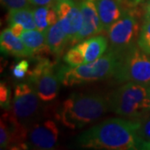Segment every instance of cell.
Returning <instances> with one entry per match:
<instances>
[{
	"label": "cell",
	"instance_id": "6da1fadb",
	"mask_svg": "<svg viewBox=\"0 0 150 150\" xmlns=\"http://www.w3.org/2000/svg\"><path fill=\"white\" fill-rule=\"evenodd\" d=\"M139 126L136 119H107L83 132L78 138V144L94 149H137Z\"/></svg>",
	"mask_w": 150,
	"mask_h": 150
},
{
	"label": "cell",
	"instance_id": "7a4b0ae2",
	"mask_svg": "<svg viewBox=\"0 0 150 150\" xmlns=\"http://www.w3.org/2000/svg\"><path fill=\"white\" fill-rule=\"evenodd\" d=\"M108 98L98 93H73L59 108L58 118L69 129H82L109 110Z\"/></svg>",
	"mask_w": 150,
	"mask_h": 150
},
{
	"label": "cell",
	"instance_id": "3957f363",
	"mask_svg": "<svg viewBox=\"0 0 150 150\" xmlns=\"http://www.w3.org/2000/svg\"><path fill=\"white\" fill-rule=\"evenodd\" d=\"M120 53L111 48L93 62L77 67L62 66L57 72L59 81L67 87L103 80L113 76L117 69Z\"/></svg>",
	"mask_w": 150,
	"mask_h": 150
},
{
	"label": "cell",
	"instance_id": "277c9868",
	"mask_svg": "<svg viewBox=\"0 0 150 150\" xmlns=\"http://www.w3.org/2000/svg\"><path fill=\"white\" fill-rule=\"evenodd\" d=\"M148 88L147 84L128 82L109 97L110 110L130 119L139 118L150 110Z\"/></svg>",
	"mask_w": 150,
	"mask_h": 150
},
{
	"label": "cell",
	"instance_id": "5b68a950",
	"mask_svg": "<svg viewBox=\"0 0 150 150\" xmlns=\"http://www.w3.org/2000/svg\"><path fill=\"white\" fill-rule=\"evenodd\" d=\"M150 55L134 44L120 53L113 77L118 83L134 82L150 84Z\"/></svg>",
	"mask_w": 150,
	"mask_h": 150
},
{
	"label": "cell",
	"instance_id": "8992f818",
	"mask_svg": "<svg viewBox=\"0 0 150 150\" xmlns=\"http://www.w3.org/2000/svg\"><path fill=\"white\" fill-rule=\"evenodd\" d=\"M138 6L124 9L122 16L108 29L110 48L118 53L137 44L142 28L140 26L142 13Z\"/></svg>",
	"mask_w": 150,
	"mask_h": 150
},
{
	"label": "cell",
	"instance_id": "52a82bcc",
	"mask_svg": "<svg viewBox=\"0 0 150 150\" xmlns=\"http://www.w3.org/2000/svg\"><path fill=\"white\" fill-rule=\"evenodd\" d=\"M37 60V64L28 73V81L42 101H53L59 95L60 82L58 74L54 72L55 64L45 58Z\"/></svg>",
	"mask_w": 150,
	"mask_h": 150
},
{
	"label": "cell",
	"instance_id": "ba28073f",
	"mask_svg": "<svg viewBox=\"0 0 150 150\" xmlns=\"http://www.w3.org/2000/svg\"><path fill=\"white\" fill-rule=\"evenodd\" d=\"M40 98L33 86L19 83L15 87L12 103V113L23 125L27 126L37 117L40 108Z\"/></svg>",
	"mask_w": 150,
	"mask_h": 150
},
{
	"label": "cell",
	"instance_id": "9c48e42d",
	"mask_svg": "<svg viewBox=\"0 0 150 150\" xmlns=\"http://www.w3.org/2000/svg\"><path fill=\"white\" fill-rule=\"evenodd\" d=\"M55 9L69 43L74 44L83 26V14L79 5L76 4L73 0H63L57 3Z\"/></svg>",
	"mask_w": 150,
	"mask_h": 150
},
{
	"label": "cell",
	"instance_id": "30bf717a",
	"mask_svg": "<svg viewBox=\"0 0 150 150\" xmlns=\"http://www.w3.org/2000/svg\"><path fill=\"white\" fill-rule=\"evenodd\" d=\"M59 131L53 120H46L34 123L28 129L27 144L35 149L49 150L56 147L59 140Z\"/></svg>",
	"mask_w": 150,
	"mask_h": 150
},
{
	"label": "cell",
	"instance_id": "8fae6325",
	"mask_svg": "<svg viewBox=\"0 0 150 150\" xmlns=\"http://www.w3.org/2000/svg\"><path fill=\"white\" fill-rule=\"evenodd\" d=\"M79 5L83 14V26L77 37L76 43L103 30L94 2L93 0H82Z\"/></svg>",
	"mask_w": 150,
	"mask_h": 150
},
{
	"label": "cell",
	"instance_id": "7c38bea8",
	"mask_svg": "<svg viewBox=\"0 0 150 150\" xmlns=\"http://www.w3.org/2000/svg\"><path fill=\"white\" fill-rule=\"evenodd\" d=\"M103 30H108L122 16L124 8L120 0H93Z\"/></svg>",
	"mask_w": 150,
	"mask_h": 150
},
{
	"label": "cell",
	"instance_id": "4fadbf2b",
	"mask_svg": "<svg viewBox=\"0 0 150 150\" xmlns=\"http://www.w3.org/2000/svg\"><path fill=\"white\" fill-rule=\"evenodd\" d=\"M20 38L31 53V57L41 59L44 58V55L48 54V53H52L46 42L45 33L41 32L38 29L24 30Z\"/></svg>",
	"mask_w": 150,
	"mask_h": 150
},
{
	"label": "cell",
	"instance_id": "5bb4252c",
	"mask_svg": "<svg viewBox=\"0 0 150 150\" xmlns=\"http://www.w3.org/2000/svg\"><path fill=\"white\" fill-rule=\"evenodd\" d=\"M1 52L17 57H31V53L28 51L20 37L13 34L11 29H4L0 35Z\"/></svg>",
	"mask_w": 150,
	"mask_h": 150
},
{
	"label": "cell",
	"instance_id": "9a60e30c",
	"mask_svg": "<svg viewBox=\"0 0 150 150\" xmlns=\"http://www.w3.org/2000/svg\"><path fill=\"white\" fill-rule=\"evenodd\" d=\"M76 47L83 55L85 64H88L101 58L104 54L108 48V40L105 37L99 35L88 38L77 44Z\"/></svg>",
	"mask_w": 150,
	"mask_h": 150
},
{
	"label": "cell",
	"instance_id": "2e32d148",
	"mask_svg": "<svg viewBox=\"0 0 150 150\" xmlns=\"http://www.w3.org/2000/svg\"><path fill=\"white\" fill-rule=\"evenodd\" d=\"M45 35L47 44L53 54L60 55L64 50L66 45L69 43V38L59 21L48 28L45 32Z\"/></svg>",
	"mask_w": 150,
	"mask_h": 150
},
{
	"label": "cell",
	"instance_id": "e0dca14e",
	"mask_svg": "<svg viewBox=\"0 0 150 150\" xmlns=\"http://www.w3.org/2000/svg\"><path fill=\"white\" fill-rule=\"evenodd\" d=\"M33 16L37 29L43 33L59 21V16L55 7H38L33 9Z\"/></svg>",
	"mask_w": 150,
	"mask_h": 150
},
{
	"label": "cell",
	"instance_id": "ac0fdd59",
	"mask_svg": "<svg viewBox=\"0 0 150 150\" xmlns=\"http://www.w3.org/2000/svg\"><path fill=\"white\" fill-rule=\"evenodd\" d=\"M8 23H18L22 25L25 30L36 29V23L34 21L33 10L29 8L21 9L9 10L8 16Z\"/></svg>",
	"mask_w": 150,
	"mask_h": 150
},
{
	"label": "cell",
	"instance_id": "d6986e66",
	"mask_svg": "<svg viewBox=\"0 0 150 150\" xmlns=\"http://www.w3.org/2000/svg\"><path fill=\"white\" fill-rule=\"evenodd\" d=\"M138 45L147 54L150 55V18H145L142 24Z\"/></svg>",
	"mask_w": 150,
	"mask_h": 150
},
{
	"label": "cell",
	"instance_id": "ffe728a7",
	"mask_svg": "<svg viewBox=\"0 0 150 150\" xmlns=\"http://www.w3.org/2000/svg\"><path fill=\"white\" fill-rule=\"evenodd\" d=\"M136 120L139 122V126L138 129L139 143L141 141L150 142V110Z\"/></svg>",
	"mask_w": 150,
	"mask_h": 150
},
{
	"label": "cell",
	"instance_id": "44dd1931",
	"mask_svg": "<svg viewBox=\"0 0 150 150\" xmlns=\"http://www.w3.org/2000/svg\"><path fill=\"white\" fill-rule=\"evenodd\" d=\"M64 60L68 65L71 67H77L84 64V57L81 51L76 46L70 48L64 56Z\"/></svg>",
	"mask_w": 150,
	"mask_h": 150
},
{
	"label": "cell",
	"instance_id": "7402d4cb",
	"mask_svg": "<svg viewBox=\"0 0 150 150\" xmlns=\"http://www.w3.org/2000/svg\"><path fill=\"white\" fill-rule=\"evenodd\" d=\"M0 105L6 110L11 108V89L10 87L4 82L0 84Z\"/></svg>",
	"mask_w": 150,
	"mask_h": 150
},
{
	"label": "cell",
	"instance_id": "603a6c76",
	"mask_svg": "<svg viewBox=\"0 0 150 150\" xmlns=\"http://www.w3.org/2000/svg\"><path fill=\"white\" fill-rule=\"evenodd\" d=\"M29 63L27 60H20L12 68V74L17 79H23L28 73Z\"/></svg>",
	"mask_w": 150,
	"mask_h": 150
},
{
	"label": "cell",
	"instance_id": "cb8c5ba5",
	"mask_svg": "<svg viewBox=\"0 0 150 150\" xmlns=\"http://www.w3.org/2000/svg\"><path fill=\"white\" fill-rule=\"evenodd\" d=\"M1 3L9 10L29 8V0H1Z\"/></svg>",
	"mask_w": 150,
	"mask_h": 150
},
{
	"label": "cell",
	"instance_id": "d4e9b609",
	"mask_svg": "<svg viewBox=\"0 0 150 150\" xmlns=\"http://www.w3.org/2000/svg\"><path fill=\"white\" fill-rule=\"evenodd\" d=\"M10 145V137L7 128L3 122H0V147L1 149H6Z\"/></svg>",
	"mask_w": 150,
	"mask_h": 150
},
{
	"label": "cell",
	"instance_id": "484cf974",
	"mask_svg": "<svg viewBox=\"0 0 150 150\" xmlns=\"http://www.w3.org/2000/svg\"><path fill=\"white\" fill-rule=\"evenodd\" d=\"M29 3L32 5L41 7V6H48V7H55L58 0H29Z\"/></svg>",
	"mask_w": 150,
	"mask_h": 150
},
{
	"label": "cell",
	"instance_id": "4316f807",
	"mask_svg": "<svg viewBox=\"0 0 150 150\" xmlns=\"http://www.w3.org/2000/svg\"><path fill=\"white\" fill-rule=\"evenodd\" d=\"M142 1H144V0H120L124 9H128V8L136 7L139 5Z\"/></svg>",
	"mask_w": 150,
	"mask_h": 150
},
{
	"label": "cell",
	"instance_id": "83f0119b",
	"mask_svg": "<svg viewBox=\"0 0 150 150\" xmlns=\"http://www.w3.org/2000/svg\"><path fill=\"white\" fill-rule=\"evenodd\" d=\"M9 28L11 29V31L13 33V34L18 36V37H20L22 33L25 30L22 25L18 24V23H11V24H9Z\"/></svg>",
	"mask_w": 150,
	"mask_h": 150
},
{
	"label": "cell",
	"instance_id": "f1b7e54d",
	"mask_svg": "<svg viewBox=\"0 0 150 150\" xmlns=\"http://www.w3.org/2000/svg\"><path fill=\"white\" fill-rule=\"evenodd\" d=\"M137 149H150V142H143V141H141V142L139 143Z\"/></svg>",
	"mask_w": 150,
	"mask_h": 150
},
{
	"label": "cell",
	"instance_id": "f546056e",
	"mask_svg": "<svg viewBox=\"0 0 150 150\" xmlns=\"http://www.w3.org/2000/svg\"><path fill=\"white\" fill-rule=\"evenodd\" d=\"M145 18H150V0L147 3L144 8Z\"/></svg>",
	"mask_w": 150,
	"mask_h": 150
},
{
	"label": "cell",
	"instance_id": "4dcf8cb0",
	"mask_svg": "<svg viewBox=\"0 0 150 150\" xmlns=\"http://www.w3.org/2000/svg\"><path fill=\"white\" fill-rule=\"evenodd\" d=\"M148 92H149V103H150V84H149V85Z\"/></svg>",
	"mask_w": 150,
	"mask_h": 150
},
{
	"label": "cell",
	"instance_id": "1f68e13d",
	"mask_svg": "<svg viewBox=\"0 0 150 150\" xmlns=\"http://www.w3.org/2000/svg\"><path fill=\"white\" fill-rule=\"evenodd\" d=\"M59 1H63V0H58V2H59Z\"/></svg>",
	"mask_w": 150,
	"mask_h": 150
},
{
	"label": "cell",
	"instance_id": "d6a6232c",
	"mask_svg": "<svg viewBox=\"0 0 150 150\" xmlns=\"http://www.w3.org/2000/svg\"></svg>",
	"mask_w": 150,
	"mask_h": 150
}]
</instances>
